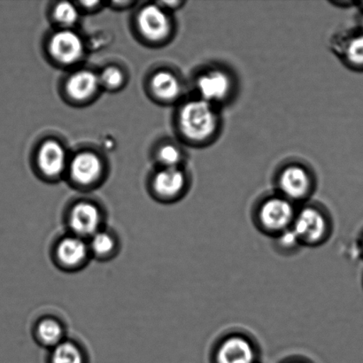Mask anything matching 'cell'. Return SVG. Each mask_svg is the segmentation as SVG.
I'll return each mask as SVG.
<instances>
[{
	"label": "cell",
	"instance_id": "18",
	"mask_svg": "<svg viewBox=\"0 0 363 363\" xmlns=\"http://www.w3.org/2000/svg\"><path fill=\"white\" fill-rule=\"evenodd\" d=\"M101 85L97 74L90 70H81L70 77L67 84V94L76 101H86L96 94Z\"/></svg>",
	"mask_w": 363,
	"mask_h": 363
},
{
	"label": "cell",
	"instance_id": "1",
	"mask_svg": "<svg viewBox=\"0 0 363 363\" xmlns=\"http://www.w3.org/2000/svg\"><path fill=\"white\" fill-rule=\"evenodd\" d=\"M219 108L195 97L182 105L177 125L185 140L198 147L213 143L222 129Z\"/></svg>",
	"mask_w": 363,
	"mask_h": 363
},
{
	"label": "cell",
	"instance_id": "5",
	"mask_svg": "<svg viewBox=\"0 0 363 363\" xmlns=\"http://www.w3.org/2000/svg\"><path fill=\"white\" fill-rule=\"evenodd\" d=\"M296 213L294 203L277 194L263 199L256 212V220L265 233L277 236L291 229Z\"/></svg>",
	"mask_w": 363,
	"mask_h": 363
},
{
	"label": "cell",
	"instance_id": "14",
	"mask_svg": "<svg viewBox=\"0 0 363 363\" xmlns=\"http://www.w3.org/2000/svg\"><path fill=\"white\" fill-rule=\"evenodd\" d=\"M332 48L348 67L363 69V32L334 37Z\"/></svg>",
	"mask_w": 363,
	"mask_h": 363
},
{
	"label": "cell",
	"instance_id": "21",
	"mask_svg": "<svg viewBox=\"0 0 363 363\" xmlns=\"http://www.w3.org/2000/svg\"><path fill=\"white\" fill-rule=\"evenodd\" d=\"M55 17L60 24L64 27L73 26L79 18V12L73 4L60 2L55 9Z\"/></svg>",
	"mask_w": 363,
	"mask_h": 363
},
{
	"label": "cell",
	"instance_id": "6",
	"mask_svg": "<svg viewBox=\"0 0 363 363\" xmlns=\"http://www.w3.org/2000/svg\"><path fill=\"white\" fill-rule=\"evenodd\" d=\"M67 233L88 240L106 227V216L101 206L89 201L74 203L65 216Z\"/></svg>",
	"mask_w": 363,
	"mask_h": 363
},
{
	"label": "cell",
	"instance_id": "13",
	"mask_svg": "<svg viewBox=\"0 0 363 363\" xmlns=\"http://www.w3.org/2000/svg\"><path fill=\"white\" fill-rule=\"evenodd\" d=\"M102 163L97 155L92 152H81L73 159L70 166V175L80 186L87 187L95 184L101 177Z\"/></svg>",
	"mask_w": 363,
	"mask_h": 363
},
{
	"label": "cell",
	"instance_id": "25",
	"mask_svg": "<svg viewBox=\"0 0 363 363\" xmlns=\"http://www.w3.org/2000/svg\"><path fill=\"white\" fill-rule=\"evenodd\" d=\"M83 4V6L84 7H86V9H94L96 5H98L99 2L94 1V2H82Z\"/></svg>",
	"mask_w": 363,
	"mask_h": 363
},
{
	"label": "cell",
	"instance_id": "8",
	"mask_svg": "<svg viewBox=\"0 0 363 363\" xmlns=\"http://www.w3.org/2000/svg\"><path fill=\"white\" fill-rule=\"evenodd\" d=\"M257 350L247 337L234 334L220 341L213 354V363H256Z\"/></svg>",
	"mask_w": 363,
	"mask_h": 363
},
{
	"label": "cell",
	"instance_id": "9",
	"mask_svg": "<svg viewBox=\"0 0 363 363\" xmlns=\"http://www.w3.org/2000/svg\"><path fill=\"white\" fill-rule=\"evenodd\" d=\"M138 24L141 33L152 41H162L172 31V23L167 10L159 5H149L140 11Z\"/></svg>",
	"mask_w": 363,
	"mask_h": 363
},
{
	"label": "cell",
	"instance_id": "3",
	"mask_svg": "<svg viewBox=\"0 0 363 363\" xmlns=\"http://www.w3.org/2000/svg\"><path fill=\"white\" fill-rule=\"evenodd\" d=\"M277 192L294 203L304 201L311 197L315 186L314 173L300 162L284 164L276 177Z\"/></svg>",
	"mask_w": 363,
	"mask_h": 363
},
{
	"label": "cell",
	"instance_id": "17",
	"mask_svg": "<svg viewBox=\"0 0 363 363\" xmlns=\"http://www.w3.org/2000/svg\"><path fill=\"white\" fill-rule=\"evenodd\" d=\"M46 363H90L86 348L77 340L67 337L49 350Z\"/></svg>",
	"mask_w": 363,
	"mask_h": 363
},
{
	"label": "cell",
	"instance_id": "16",
	"mask_svg": "<svg viewBox=\"0 0 363 363\" xmlns=\"http://www.w3.org/2000/svg\"><path fill=\"white\" fill-rule=\"evenodd\" d=\"M66 152L56 141H48L38 152V166L46 177L62 175L66 166Z\"/></svg>",
	"mask_w": 363,
	"mask_h": 363
},
{
	"label": "cell",
	"instance_id": "24",
	"mask_svg": "<svg viewBox=\"0 0 363 363\" xmlns=\"http://www.w3.org/2000/svg\"><path fill=\"white\" fill-rule=\"evenodd\" d=\"M183 2H180V1H172V2H164V3H162V5H165L166 6H162L163 9H164L165 10H167V9H179V7L181 6V5H183Z\"/></svg>",
	"mask_w": 363,
	"mask_h": 363
},
{
	"label": "cell",
	"instance_id": "2",
	"mask_svg": "<svg viewBox=\"0 0 363 363\" xmlns=\"http://www.w3.org/2000/svg\"><path fill=\"white\" fill-rule=\"evenodd\" d=\"M236 79L226 67L206 66L195 78L196 97L219 108L233 99Z\"/></svg>",
	"mask_w": 363,
	"mask_h": 363
},
{
	"label": "cell",
	"instance_id": "10",
	"mask_svg": "<svg viewBox=\"0 0 363 363\" xmlns=\"http://www.w3.org/2000/svg\"><path fill=\"white\" fill-rule=\"evenodd\" d=\"M188 177L181 167L164 168L156 174L152 181V191L156 198L172 202L179 199L186 190Z\"/></svg>",
	"mask_w": 363,
	"mask_h": 363
},
{
	"label": "cell",
	"instance_id": "20",
	"mask_svg": "<svg viewBox=\"0 0 363 363\" xmlns=\"http://www.w3.org/2000/svg\"><path fill=\"white\" fill-rule=\"evenodd\" d=\"M158 160L164 168H177L184 161V154L177 145L167 144L160 149Z\"/></svg>",
	"mask_w": 363,
	"mask_h": 363
},
{
	"label": "cell",
	"instance_id": "11",
	"mask_svg": "<svg viewBox=\"0 0 363 363\" xmlns=\"http://www.w3.org/2000/svg\"><path fill=\"white\" fill-rule=\"evenodd\" d=\"M50 52L57 62L71 65L83 57L84 42L74 31L60 30L53 35L50 41Z\"/></svg>",
	"mask_w": 363,
	"mask_h": 363
},
{
	"label": "cell",
	"instance_id": "15",
	"mask_svg": "<svg viewBox=\"0 0 363 363\" xmlns=\"http://www.w3.org/2000/svg\"><path fill=\"white\" fill-rule=\"evenodd\" d=\"M91 258L99 262H108L116 257L121 250V241L115 231L104 227L88 238Z\"/></svg>",
	"mask_w": 363,
	"mask_h": 363
},
{
	"label": "cell",
	"instance_id": "12",
	"mask_svg": "<svg viewBox=\"0 0 363 363\" xmlns=\"http://www.w3.org/2000/svg\"><path fill=\"white\" fill-rule=\"evenodd\" d=\"M32 335L39 346L51 350L67 339V327L56 315H45L35 322Z\"/></svg>",
	"mask_w": 363,
	"mask_h": 363
},
{
	"label": "cell",
	"instance_id": "26",
	"mask_svg": "<svg viewBox=\"0 0 363 363\" xmlns=\"http://www.w3.org/2000/svg\"><path fill=\"white\" fill-rule=\"evenodd\" d=\"M360 24H361V28H362V32H363V14L361 17V19H360Z\"/></svg>",
	"mask_w": 363,
	"mask_h": 363
},
{
	"label": "cell",
	"instance_id": "22",
	"mask_svg": "<svg viewBox=\"0 0 363 363\" xmlns=\"http://www.w3.org/2000/svg\"><path fill=\"white\" fill-rule=\"evenodd\" d=\"M99 78L101 85L108 89L119 87L123 82L122 71L113 67H110L103 70V72L101 74V76H99Z\"/></svg>",
	"mask_w": 363,
	"mask_h": 363
},
{
	"label": "cell",
	"instance_id": "23",
	"mask_svg": "<svg viewBox=\"0 0 363 363\" xmlns=\"http://www.w3.org/2000/svg\"><path fill=\"white\" fill-rule=\"evenodd\" d=\"M277 244H279V248L284 249V250H294V249L297 248L298 245H301L296 235H295L294 230H291V228L277 235Z\"/></svg>",
	"mask_w": 363,
	"mask_h": 363
},
{
	"label": "cell",
	"instance_id": "7",
	"mask_svg": "<svg viewBox=\"0 0 363 363\" xmlns=\"http://www.w3.org/2000/svg\"><path fill=\"white\" fill-rule=\"evenodd\" d=\"M330 223L326 213L316 206H307L297 211L291 230L301 245H318L327 240Z\"/></svg>",
	"mask_w": 363,
	"mask_h": 363
},
{
	"label": "cell",
	"instance_id": "19",
	"mask_svg": "<svg viewBox=\"0 0 363 363\" xmlns=\"http://www.w3.org/2000/svg\"><path fill=\"white\" fill-rule=\"evenodd\" d=\"M151 86L157 98L164 101H176L183 92V84L179 78L169 71H160L155 74Z\"/></svg>",
	"mask_w": 363,
	"mask_h": 363
},
{
	"label": "cell",
	"instance_id": "27",
	"mask_svg": "<svg viewBox=\"0 0 363 363\" xmlns=\"http://www.w3.org/2000/svg\"><path fill=\"white\" fill-rule=\"evenodd\" d=\"M286 363H306V362H301V361H293V362H286Z\"/></svg>",
	"mask_w": 363,
	"mask_h": 363
},
{
	"label": "cell",
	"instance_id": "4",
	"mask_svg": "<svg viewBox=\"0 0 363 363\" xmlns=\"http://www.w3.org/2000/svg\"><path fill=\"white\" fill-rule=\"evenodd\" d=\"M51 256L57 268L67 273L80 272L92 259L87 240L67 231L53 242Z\"/></svg>",
	"mask_w": 363,
	"mask_h": 363
}]
</instances>
